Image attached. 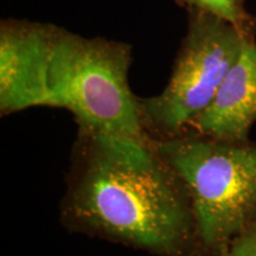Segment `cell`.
<instances>
[{"mask_svg": "<svg viewBox=\"0 0 256 256\" xmlns=\"http://www.w3.org/2000/svg\"><path fill=\"white\" fill-rule=\"evenodd\" d=\"M188 31L168 84L158 95L140 98L144 128L156 140L188 132L192 121L212 101L250 38L204 11L188 10Z\"/></svg>", "mask_w": 256, "mask_h": 256, "instance_id": "cell-4", "label": "cell"}, {"mask_svg": "<svg viewBox=\"0 0 256 256\" xmlns=\"http://www.w3.org/2000/svg\"><path fill=\"white\" fill-rule=\"evenodd\" d=\"M57 25L25 19L0 23V115L46 107L48 69Z\"/></svg>", "mask_w": 256, "mask_h": 256, "instance_id": "cell-5", "label": "cell"}, {"mask_svg": "<svg viewBox=\"0 0 256 256\" xmlns=\"http://www.w3.org/2000/svg\"><path fill=\"white\" fill-rule=\"evenodd\" d=\"M206 256H256V224Z\"/></svg>", "mask_w": 256, "mask_h": 256, "instance_id": "cell-8", "label": "cell"}, {"mask_svg": "<svg viewBox=\"0 0 256 256\" xmlns=\"http://www.w3.org/2000/svg\"><path fill=\"white\" fill-rule=\"evenodd\" d=\"M130 64V44L58 26L48 69L46 107L68 110L80 133L148 136L140 98L128 80Z\"/></svg>", "mask_w": 256, "mask_h": 256, "instance_id": "cell-2", "label": "cell"}, {"mask_svg": "<svg viewBox=\"0 0 256 256\" xmlns=\"http://www.w3.org/2000/svg\"><path fill=\"white\" fill-rule=\"evenodd\" d=\"M152 140L186 185L200 256L222 248L256 224V144L220 142L190 133Z\"/></svg>", "mask_w": 256, "mask_h": 256, "instance_id": "cell-3", "label": "cell"}, {"mask_svg": "<svg viewBox=\"0 0 256 256\" xmlns=\"http://www.w3.org/2000/svg\"><path fill=\"white\" fill-rule=\"evenodd\" d=\"M255 122L256 42L249 38L212 101L192 121L185 134L226 142H248Z\"/></svg>", "mask_w": 256, "mask_h": 256, "instance_id": "cell-6", "label": "cell"}, {"mask_svg": "<svg viewBox=\"0 0 256 256\" xmlns=\"http://www.w3.org/2000/svg\"><path fill=\"white\" fill-rule=\"evenodd\" d=\"M60 214L70 232L159 256H200L186 185L150 136L78 132Z\"/></svg>", "mask_w": 256, "mask_h": 256, "instance_id": "cell-1", "label": "cell"}, {"mask_svg": "<svg viewBox=\"0 0 256 256\" xmlns=\"http://www.w3.org/2000/svg\"><path fill=\"white\" fill-rule=\"evenodd\" d=\"M185 10H200L228 22L247 37L254 38L255 22L246 11L243 0H174Z\"/></svg>", "mask_w": 256, "mask_h": 256, "instance_id": "cell-7", "label": "cell"}]
</instances>
